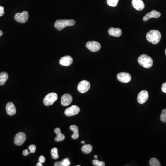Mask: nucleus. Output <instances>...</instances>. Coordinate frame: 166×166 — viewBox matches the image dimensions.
Segmentation results:
<instances>
[{"label":"nucleus","instance_id":"nucleus-35","mask_svg":"<svg viewBox=\"0 0 166 166\" xmlns=\"http://www.w3.org/2000/svg\"><path fill=\"white\" fill-rule=\"evenodd\" d=\"M2 35H3V32L2 30H0V36H1Z\"/></svg>","mask_w":166,"mask_h":166},{"label":"nucleus","instance_id":"nucleus-8","mask_svg":"<svg viewBox=\"0 0 166 166\" xmlns=\"http://www.w3.org/2000/svg\"><path fill=\"white\" fill-rule=\"evenodd\" d=\"M26 136L24 133H18L15 135L14 138V143L17 146H20L25 142Z\"/></svg>","mask_w":166,"mask_h":166},{"label":"nucleus","instance_id":"nucleus-5","mask_svg":"<svg viewBox=\"0 0 166 166\" xmlns=\"http://www.w3.org/2000/svg\"><path fill=\"white\" fill-rule=\"evenodd\" d=\"M29 13L27 11H24L22 13H18L15 14L14 18L17 22L24 24L28 20Z\"/></svg>","mask_w":166,"mask_h":166},{"label":"nucleus","instance_id":"nucleus-4","mask_svg":"<svg viewBox=\"0 0 166 166\" xmlns=\"http://www.w3.org/2000/svg\"><path fill=\"white\" fill-rule=\"evenodd\" d=\"M58 99V95L54 92H51L45 96L44 99L45 105H52Z\"/></svg>","mask_w":166,"mask_h":166},{"label":"nucleus","instance_id":"nucleus-24","mask_svg":"<svg viewBox=\"0 0 166 166\" xmlns=\"http://www.w3.org/2000/svg\"><path fill=\"white\" fill-rule=\"evenodd\" d=\"M119 0H107V5L111 7H115L117 5Z\"/></svg>","mask_w":166,"mask_h":166},{"label":"nucleus","instance_id":"nucleus-11","mask_svg":"<svg viewBox=\"0 0 166 166\" xmlns=\"http://www.w3.org/2000/svg\"><path fill=\"white\" fill-rule=\"evenodd\" d=\"M149 98V93L146 90H142L139 92L138 95V102L140 104H143L147 101Z\"/></svg>","mask_w":166,"mask_h":166},{"label":"nucleus","instance_id":"nucleus-9","mask_svg":"<svg viewBox=\"0 0 166 166\" xmlns=\"http://www.w3.org/2000/svg\"><path fill=\"white\" fill-rule=\"evenodd\" d=\"M117 78L121 82L127 83L131 81V77L129 73L121 72L118 74Z\"/></svg>","mask_w":166,"mask_h":166},{"label":"nucleus","instance_id":"nucleus-10","mask_svg":"<svg viewBox=\"0 0 166 166\" xmlns=\"http://www.w3.org/2000/svg\"><path fill=\"white\" fill-rule=\"evenodd\" d=\"M80 111V108L77 105H72L65 111V114L67 116H73L78 114Z\"/></svg>","mask_w":166,"mask_h":166},{"label":"nucleus","instance_id":"nucleus-18","mask_svg":"<svg viewBox=\"0 0 166 166\" xmlns=\"http://www.w3.org/2000/svg\"><path fill=\"white\" fill-rule=\"evenodd\" d=\"M54 132L57 134V137H55V141L57 142H61L63 141L65 138V136L63 134L61 133V130L60 128H55Z\"/></svg>","mask_w":166,"mask_h":166},{"label":"nucleus","instance_id":"nucleus-34","mask_svg":"<svg viewBox=\"0 0 166 166\" xmlns=\"http://www.w3.org/2000/svg\"><path fill=\"white\" fill-rule=\"evenodd\" d=\"M42 163L40 162H38L37 163V165L36 166H42Z\"/></svg>","mask_w":166,"mask_h":166},{"label":"nucleus","instance_id":"nucleus-6","mask_svg":"<svg viewBox=\"0 0 166 166\" xmlns=\"http://www.w3.org/2000/svg\"><path fill=\"white\" fill-rule=\"evenodd\" d=\"M90 87V83L84 80L79 82L78 86V90L81 93H85L89 90Z\"/></svg>","mask_w":166,"mask_h":166},{"label":"nucleus","instance_id":"nucleus-3","mask_svg":"<svg viewBox=\"0 0 166 166\" xmlns=\"http://www.w3.org/2000/svg\"><path fill=\"white\" fill-rule=\"evenodd\" d=\"M138 61L140 65L146 69L150 68L153 65V60L149 55L146 54L140 55L138 58Z\"/></svg>","mask_w":166,"mask_h":166},{"label":"nucleus","instance_id":"nucleus-28","mask_svg":"<svg viewBox=\"0 0 166 166\" xmlns=\"http://www.w3.org/2000/svg\"><path fill=\"white\" fill-rule=\"evenodd\" d=\"M29 149L30 150V153H33L36 151V146L34 144H32L29 146Z\"/></svg>","mask_w":166,"mask_h":166},{"label":"nucleus","instance_id":"nucleus-2","mask_svg":"<svg viewBox=\"0 0 166 166\" xmlns=\"http://www.w3.org/2000/svg\"><path fill=\"white\" fill-rule=\"evenodd\" d=\"M76 22L73 20H57L54 23V27L58 30H62L66 26H71L75 25Z\"/></svg>","mask_w":166,"mask_h":166},{"label":"nucleus","instance_id":"nucleus-29","mask_svg":"<svg viewBox=\"0 0 166 166\" xmlns=\"http://www.w3.org/2000/svg\"><path fill=\"white\" fill-rule=\"evenodd\" d=\"M161 89H162V92H164L165 93H166V82H164V83L162 85Z\"/></svg>","mask_w":166,"mask_h":166},{"label":"nucleus","instance_id":"nucleus-33","mask_svg":"<svg viewBox=\"0 0 166 166\" xmlns=\"http://www.w3.org/2000/svg\"><path fill=\"white\" fill-rule=\"evenodd\" d=\"M54 166H62V162H57L54 163Z\"/></svg>","mask_w":166,"mask_h":166},{"label":"nucleus","instance_id":"nucleus-38","mask_svg":"<svg viewBox=\"0 0 166 166\" xmlns=\"http://www.w3.org/2000/svg\"><path fill=\"white\" fill-rule=\"evenodd\" d=\"M165 54H166V49H165Z\"/></svg>","mask_w":166,"mask_h":166},{"label":"nucleus","instance_id":"nucleus-26","mask_svg":"<svg viewBox=\"0 0 166 166\" xmlns=\"http://www.w3.org/2000/svg\"><path fill=\"white\" fill-rule=\"evenodd\" d=\"M161 121L163 122H166V109L162 111L161 114Z\"/></svg>","mask_w":166,"mask_h":166},{"label":"nucleus","instance_id":"nucleus-32","mask_svg":"<svg viewBox=\"0 0 166 166\" xmlns=\"http://www.w3.org/2000/svg\"><path fill=\"white\" fill-rule=\"evenodd\" d=\"M30 153L29 152L28 150H26V149L24 150V151H23V155L24 156H27Z\"/></svg>","mask_w":166,"mask_h":166},{"label":"nucleus","instance_id":"nucleus-27","mask_svg":"<svg viewBox=\"0 0 166 166\" xmlns=\"http://www.w3.org/2000/svg\"><path fill=\"white\" fill-rule=\"evenodd\" d=\"M62 166H69L70 165L71 163L69 158H65L62 161Z\"/></svg>","mask_w":166,"mask_h":166},{"label":"nucleus","instance_id":"nucleus-25","mask_svg":"<svg viewBox=\"0 0 166 166\" xmlns=\"http://www.w3.org/2000/svg\"><path fill=\"white\" fill-rule=\"evenodd\" d=\"M92 164L95 166H104L105 163L102 161H98L97 159L94 160L92 161Z\"/></svg>","mask_w":166,"mask_h":166},{"label":"nucleus","instance_id":"nucleus-17","mask_svg":"<svg viewBox=\"0 0 166 166\" xmlns=\"http://www.w3.org/2000/svg\"><path fill=\"white\" fill-rule=\"evenodd\" d=\"M132 5L135 9L138 11L143 10L145 7L142 0H132Z\"/></svg>","mask_w":166,"mask_h":166},{"label":"nucleus","instance_id":"nucleus-1","mask_svg":"<svg viewBox=\"0 0 166 166\" xmlns=\"http://www.w3.org/2000/svg\"><path fill=\"white\" fill-rule=\"evenodd\" d=\"M162 37L160 32L156 30H152L147 33L146 39L149 42L153 45L158 44Z\"/></svg>","mask_w":166,"mask_h":166},{"label":"nucleus","instance_id":"nucleus-19","mask_svg":"<svg viewBox=\"0 0 166 166\" xmlns=\"http://www.w3.org/2000/svg\"><path fill=\"white\" fill-rule=\"evenodd\" d=\"M71 130L73 132V134L72 135V138L73 139H77L79 137V132H78V128L76 125H72L70 126Z\"/></svg>","mask_w":166,"mask_h":166},{"label":"nucleus","instance_id":"nucleus-37","mask_svg":"<svg viewBox=\"0 0 166 166\" xmlns=\"http://www.w3.org/2000/svg\"><path fill=\"white\" fill-rule=\"evenodd\" d=\"M81 143L82 144H85V142L84 141H82L81 142Z\"/></svg>","mask_w":166,"mask_h":166},{"label":"nucleus","instance_id":"nucleus-7","mask_svg":"<svg viewBox=\"0 0 166 166\" xmlns=\"http://www.w3.org/2000/svg\"><path fill=\"white\" fill-rule=\"evenodd\" d=\"M86 47L92 52H97L101 48L100 43L97 41H89L86 44Z\"/></svg>","mask_w":166,"mask_h":166},{"label":"nucleus","instance_id":"nucleus-14","mask_svg":"<svg viewBox=\"0 0 166 166\" xmlns=\"http://www.w3.org/2000/svg\"><path fill=\"white\" fill-rule=\"evenodd\" d=\"M73 58L69 55H66L62 57L61 58L60 60V64L63 66H69L73 63Z\"/></svg>","mask_w":166,"mask_h":166},{"label":"nucleus","instance_id":"nucleus-13","mask_svg":"<svg viewBox=\"0 0 166 166\" xmlns=\"http://www.w3.org/2000/svg\"><path fill=\"white\" fill-rule=\"evenodd\" d=\"M73 101V97L69 94L63 95L61 98V104L64 106L69 105Z\"/></svg>","mask_w":166,"mask_h":166},{"label":"nucleus","instance_id":"nucleus-15","mask_svg":"<svg viewBox=\"0 0 166 166\" xmlns=\"http://www.w3.org/2000/svg\"><path fill=\"white\" fill-rule=\"evenodd\" d=\"M6 109L7 111V114L10 116L14 115L16 113V109L14 104L12 102H8L6 106Z\"/></svg>","mask_w":166,"mask_h":166},{"label":"nucleus","instance_id":"nucleus-21","mask_svg":"<svg viewBox=\"0 0 166 166\" xmlns=\"http://www.w3.org/2000/svg\"><path fill=\"white\" fill-rule=\"evenodd\" d=\"M82 151L83 153L88 154L89 153L92 151V146L90 144H85L84 146H83L81 148Z\"/></svg>","mask_w":166,"mask_h":166},{"label":"nucleus","instance_id":"nucleus-20","mask_svg":"<svg viewBox=\"0 0 166 166\" xmlns=\"http://www.w3.org/2000/svg\"><path fill=\"white\" fill-rule=\"evenodd\" d=\"M8 78V75L6 72H2L0 73V85H4Z\"/></svg>","mask_w":166,"mask_h":166},{"label":"nucleus","instance_id":"nucleus-16","mask_svg":"<svg viewBox=\"0 0 166 166\" xmlns=\"http://www.w3.org/2000/svg\"><path fill=\"white\" fill-rule=\"evenodd\" d=\"M108 32L110 36L113 37H119L122 35V32L121 30L119 28H114L111 27L108 30Z\"/></svg>","mask_w":166,"mask_h":166},{"label":"nucleus","instance_id":"nucleus-30","mask_svg":"<svg viewBox=\"0 0 166 166\" xmlns=\"http://www.w3.org/2000/svg\"><path fill=\"white\" fill-rule=\"evenodd\" d=\"M38 161H39V162H40L42 163L45 162V156H42V155L39 156Z\"/></svg>","mask_w":166,"mask_h":166},{"label":"nucleus","instance_id":"nucleus-12","mask_svg":"<svg viewBox=\"0 0 166 166\" xmlns=\"http://www.w3.org/2000/svg\"><path fill=\"white\" fill-rule=\"evenodd\" d=\"M161 13L160 12H158L155 10H153L148 13H147L143 18V20L144 21H147L148 20H150V18H158L161 16Z\"/></svg>","mask_w":166,"mask_h":166},{"label":"nucleus","instance_id":"nucleus-22","mask_svg":"<svg viewBox=\"0 0 166 166\" xmlns=\"http://www.w3.org/2000/svg\"><path fill=\"white\" fill-rule=\"evenodd\" d=\"M51 156L54 159H57L59 158L58 155V150L56 147L53 148L51 150Z\"/></svg>","mask_w":166,"mask_h":166},{"label":"nucleus","instance_id":"nucleus-23","mask_svg":"<svg viewBox=\"0 0 166 166\" xmlns=\"http://www.w3.org/2000/svg\"><path fill=\"white\" fill-rule=\"evenodd\" d=\"M149 164L150 166H161L159 161L156 158H151L150 159Z\"/></svg>","mask_w":166,"mask_h":166},{"label":"nucleus","instance_id":"nucleus-36","mask_svg":"<svg viewBox=\"0 0 166 166\" xmlns=\"http://www.w3.org/2000/svg\"><path fill=\"white\" fill-rule=\"evenodd\" d=\"M94 158L96 159H97V155H94Z\"/></svg>","mask_w":166,"mask_h":166},{"label":"nucleus","instance_id":"nucleus-31","mask_svg":"<svg viewBox=\"0 0 166 166\" xmlns=\"http://www.w3.org/2000/svg\"><path fill=\"white\" fill-rule=\"evenodd\" d=\"M4 8L2 6H0V17H1L4 14L5 12L4 11Z\"/></svg>","mask_w":166,"mask_h":166}]
</instances>
